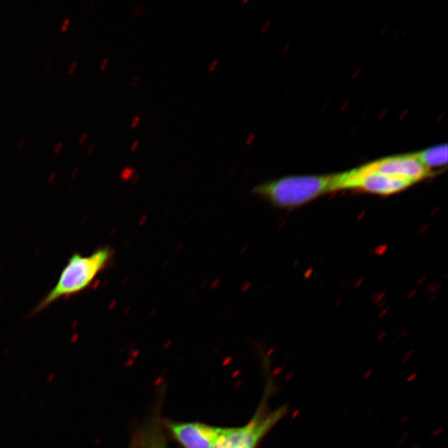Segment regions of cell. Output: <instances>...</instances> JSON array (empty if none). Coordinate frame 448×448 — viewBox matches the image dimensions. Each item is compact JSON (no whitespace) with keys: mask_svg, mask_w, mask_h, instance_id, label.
<instances>
[{"mask_svg":"<svg viewBox=\"0 0 448 448\" xmlns=\"http://www.w3.org/2000/svg\"><path fill=\"white\" fill-rule=\"evenodd\" d=\"M78 64V61H74L71 64H70V66L68 68V73L70 74H73L75 72V70H76L77 68Z\"/></svg>","mask_w":448,"mask_h":448,"instance_id":"cell-10","label":"cell"},{"mask_svg":"<svg viewBox=\"0 0 448 448\" xmlns=\"http://www.w3.org/2000/svg\"><path fill=\"white\" fill-rule=\"evenodd\" d=\"M287 412L286 407L271 412H265L262 407L246 426L223 428L213 448H256L262 437Z\"/></svg>","mask_w":448,"mask_h":448,"instance_id":"cell-3","label":"cell"},{"mask_svg":"<svg viewBox=\"0 0 448 448\" xmlns=\"http://www.w3.org/2000/svg\"><path fill=\"white\" fill-rule=\"evenodd\" d=\"M24 143H25V137H22L21 139H19V142L17 144V147L18 149L23 148Z\"/></svg>","mask_w":448,"mask_h":448,"instance_id":"cell-13","label":"cell"},{"mask_svg":"<svg viewBox=\"0 0 448 448\" xmlns=\"http://www.w3.org/2000/svg\"><path fill=\"white\" fill-rule=\"evenodd\" d=\"M63 146V143L60 142L58 143H57L56 146H54V153H59L60 151H61L62 148Z\"/></svg>","mask_w":448,"mask_h":448,"instance_id":"cell-11","label":"cell"},{"mask_svg":"<svg viewBox=\"0 0 448 448\" xmlns=\"http://www.w3.org/2000/svg\"><path fill=\"white\" fill-rule=\"evenodd\" d=\"M366 166L371 171L405 179L412 184L430 178L436 173L422 166L413 154L383 158L378 161L368 163Z\"/></svg>","mask_w":448,"mask_h":448,"instance_id":"cell-5","label":"cell"},{"mask_svg":"<svg viewBox=\"0 0 448 448\" xmlns=\"http://www.w3.org/2000/svg\"><path fill=\"white\" fill-rule=\"evenodd\" d=\"M112 256L113 252L108 247L98 248L89 256H82L78 252L73 254L60 274L56 285L38 304L33 312H41L60 299L87 290L99 274L106 269Z\"/></svg>","mask_w":448,"mask_h":448,"instance_id":"cell-2","label":"cell"},{"mask_svg":"<svg viewBox=\"0 0 448 448\" xmlns=\"http://www.w3.org/2000/svg\"><path fill=\"white\" fill-rule=\"evenodd\" d=\"M139 448H168L166 435L158 420H154L144 427Z\"/></svg>","mask_w":448,"mask_h":448,"instance_id":"cell-8","label":"cell"},{"mask_svg":"<svg viewBox=\"0 0 448 448\" xmlns=\"http://www.w3.org/2000/svg\"><path fill=\"white\" fill-rule=\"evenodd\" d=\"M335 174H310L273 179L258 184L254 196L281 208H295L335 191Z\"/></svg>","mask_w":448,"mask_h":448,"instance_id":"cell-1","label":"cell"},{"mask_svg":"<svg viewBox=\"0 0 448 448\" xmlns=\"http://www.w3.org/2000/svg\"><path fill=\"white\" fill-rule=\"evenodd\" d=\"M447 144L433 146L417 153H413L415 159L422 166L430 171L434 168L445 167L447 164Z\"/></svg>","mask_w":448,"mask_h":448,"instance_id":"cell-7","label":"cell"},{"mask_svg":"<svg viewBox=\"0 0 448 448\" xmlns=\"http://www.w3.org/2000/svg\"><path fill=\"white\" fill-rule=\"evenodd\" d=\"M413 186L405 179L371 171L365 164L343 173L335 174V191L353 189L362 192L390 196Z\"/></svg>","mask_w":448,"mask_h":448,"instance_id":"cell-4","label":"cell"},{"mask_svg":"<svg viewBox=\"0 0 448 448\" xmlns=\"http://www.w3.org/2000/svg\"><path fill=\"white\" fill-rule=\"evenodd\" d=\"M53 57L49 58L48 59L46 64H45V67H46V68H48L50 67V65H51V63H53Z\"/></svg>","mask_w":448,"mask_h":448,"instance_id":"cell-14","label":"cell"},{"mask_svg":"<svg viewBox=\"0 0 448 448\" xmlns=\"http://www.w3.org/2000/svg\"><path fill=\"white\" fill-rule=\"evenodd\" d=\"M93 147H94L93 144H91V146H90V147L87 149V153H89V154L91 153L92 151Z\"/></svg>","mask_w":448,"mask_h":448,"instance_id":"cell-15","label":"cell"},{"mask_svg":"<svg viewBox=\"0 0 448 448\" xmlns=\"http://www.w3.org/2000/svg\"><path fill=\"white\" fill-rule=\"evenodd\" d=\"M87 137V133H83L81 137L79 138V143L83 144Z\"/></svg>","mask_w":448,"mask_h":448,"instance_id":"cell-12","label":"cell"},{"mask_svg":"<svg viewBox=\"0 0 448 448\" xmlns=\"http://www.w3.org/2000/svg\"><path fill=\"white\" fill-rule=\"evenodd\" d=\"M167 427L183 448H213L223 431L201 422H169Z\"/></svg>","mask_w":448,"mask_h":448,"instance_id":"cell-6","label":"cell"},{"mask_svg":"<svg viewBox=\"0 0 448 448\" xmlns=\"http://www.w3.org/2000/svg\"><path fill=\"white\" fill-rule=\"evenodd\" d=\"M70 22H71V18H65L63 20V23L61 24V30H62V31H63V32L66 31Z\"/></svg>","mask_w":448,"mask_h":448,"instance_id":"cell-9","label":"cell"}]
</instances>
